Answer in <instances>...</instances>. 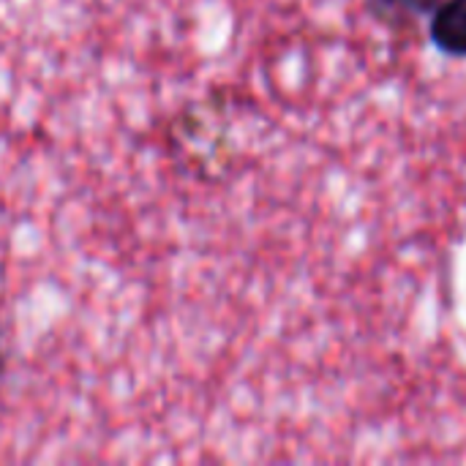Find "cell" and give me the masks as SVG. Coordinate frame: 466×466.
Segmentation results:
<instances>
[{"label": "cell", "instance_id": "cell-2", "mask_svg": "<svg viewBox=\"0 0 466 466\" xmlns=\"http://www.w3.org/2000/svg\"><path fill=\"white\" fill-rule=\"evenodd\" d=\"M437 0H374V5L377 8H382L385 14H404V16H410V14H423V11H429L431 5H434Z\"/></svg>", "mask_w": 466, "mask_h": 466}, {"label": "cell", "instance_id": "cell-3", "mask_svg": "<svg viewBox=\"0 0 466 466\" xmlns=\"http://www.w3.org/2000/svg\"><path fill=\"white\" fill-rule=\"evenodd\" d=\"M3 374H5V350H3V336H0V382H3Z\"/></svg>", "mask_w": 466, "mask_h": 466}, {"label": "cell", "instance_id": "cell-1", "mask_svg": "<svg viewBox=\"0 0 466 466\" xmlns=\"http://www.w3.org/2000/svg\"><path fill=\"white\" fill-rule=\"evenodd\" d=\"M431 38L448 55H466V0H445L431 19Z\"/></svg>", "mask_w": 466, "mask_h": 466}]
</instances>
